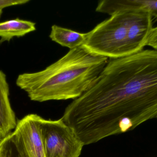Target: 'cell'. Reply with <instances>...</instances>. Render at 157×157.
<instances>
[{
	"mask_svg": "<svg viewBox=\"0 0 157 157\" xmlns=\"http://www.w3.org/2000/svg\"><path fill=\"white\" fill-rule=\"evenodd\" d=\"M63 119L84 145L157 119V50L109 59L93 86L66 107Z\"/></svg>",
	"mask_w": 157,
	"mask_h": 157,
	"instance_id": "1",
	"label": "cell"
},
{
	"mask_svg": "<svg viewBox=\"0 0 157 157\" xmlns=\"http://www.w3.org/2000/svg\"><path fill=\"white\" fill-rule=\"evenodd\" d=\"M109 60L80 46L44 70L19 74L16 84L32 101L74 100L93 86Z\"/></svg>",
	"mask_w": 157,
	"mask_h": 157,
	"instance_id": "2",
	"label": "cell"
},
{
	"mask_svg": "<svg viewBox=\"0 0 157 157\" xmlns=\"http://www.w3.org/2000/svg\"><path fill=\"white\" fill-rule=\"evenodd\" d=\"M129 9L111 16L87 32L83 45L91 52L109 59L129 56L128 28Z\"/></svg>",
	"mask_w": 157,
	"mask_h": 157,
	"instance_id": "3",
	"label": "cell"
},
{
	"mask_svg": "<svg viewBox=\"0 0 157 157\" xmlns=\"http://www.w3.org/2000/svg\"><path fill=\"white\" fill-rule=\"evenodd\" d=\"M46 157H79L84 145L62 119L41 121Z\"/></svg>",
	"mask_w": 157,
	"mask_h": 157,
	"instance_id": "4",
	"label": "cell"
},
{
	"mask_svg": "<svg viewBox=\"0 0 157 157\" xmlns=\"http://www.w3.org/2000/svg\"><path fill=\"white\" fill-rule=\"evenodd\" d=\"M42 119L36 114L26 115L17 122L13 132L28 157H46L41 132Z\"/></svg>",
	"mask_w": 157,
	"mask_h": 157,
	"instance_id": "5",
	"label": "cell"
},
{
	"mask_svg": "<svg viewBox=\"0 0 157 157\" xmlns=\"http://www.w3.org/2000/svg\"><path fill=\"white\" fill-rule=\"evenodd\" d=\"M129 3L128 28V55L142 51L153 28V20L148 10Z\"/></svg>",
	"mask_w": 157,
	"mask_h": 157,
	"instance_id": "6",
	"label": "cell"
},
{
	"mask_svg": "<svg viewBox=\"0 0 157 157\" xmlns=\"http://www.w3.org/2000/svg\"><path fill=\"white\" fill-rule=\"evenodd\" d=\"M17 123L9 100V86L6 75L0 70V135L6 137L15 130Z\"/></svg>",
	"mask_w": 157,
	"mask_h": 157,
	"instance_id": "7",
	"label": "cell"
},
{
	"mask_svg": "<svg viewBox=\"0 0 157 157\" xmlns=\"http://www.w3.org/2000/svg\"><path fill=\"white\" fill-rule=\"evenodd\" d=\"M36 24L32 21L16 18L0 22V44L10 41L14 37H20L36 30Z\"/></svg>",
	"mask_w": 157,
	"mask_h": 157,
	"instance_id": "8",
	"label": "cell"
},
{
	"mask_svg": "<svg viewBox=\"0 0 157 157\" xmlns=\"http://www.w3.org/2000/svg\"><path fill=\"white\" fill-rule=\"evenodd\" d=\"M87 35V33H80L57 25H53L49 37L52 41L71 50L83 46Z\"/></svg>",
	"mask_w": 157,
	"mask_h": 157,
	"instance_id": "9",
	"label": "cell"
},
{
	"mask_svg": "<svg viewBox=\"0 0 157 157\" xmlns=\"http://www.w3.org/2000/svg\"><path fill=\"white\" fill-rule=\"evenodd\" d=\"M0 157H28L13 132L5 138L1 144Z\"/></svg>",
	"mask_w": 157,
	"mask_h": 157,
	"instance_id": "10",
	"label": "cell"
},
{
	"mask_svg": "<svg viewBox=\"0 0 157 157\" xmlns=\"http://www.w3.org/2000/svg\"><path fill=\"white\" fill-rule=\"evenodd\" d=\"M136 6L148 10L154 22H157V0H132Z\"/></svg>",
	"mask_w": 157,
	"mask_h": 157,
	"instance_id": "11",
	"label": "cell"
},
{
	"mask_svg": "<svg viewBox=\"0 0 157 157\" xmlns=\"http://www.w3.org/2000/svg\"><path fill=\"white\" fill-rule=\"evenodd\" d=\"M146 46L157 50V26L153 27L150 31L147 41Z\"/></svg>",
	"mask_w": 157,
	"mask_h": 157,
	"instance_id": "12",
	"label": "cell"
},
{
	"mask_svg": "<svg viewBox=\"0 0 157 157\" xmlns=\"http://www.w3.org/2000/svg\"><path fill=\"white\" fill-rule=\"evenodd\" d=\"M29 0H0V10L14 6L25 4Z\"/></svg>",
	"mask_w": 157,
	"mask_h": 157,
	"instance_id": "13",
	"label": "cell"
},
{
	"mask_svg": "<svg viewBox=\"0 0 157 157\" xmlns=\"http://www.w3.org/2000/svg\"><path fill=\"white\" fill-rule=\"evenodd\" d=\"M5 137H4V136H2V135H0V146H1V144L2 143L4 139H5Z\"/></svg>",
	"mask_w": 157,
	"mask_h": 157,
	"instance_id": "14",
	"label": "cell"
}]
</instances>
